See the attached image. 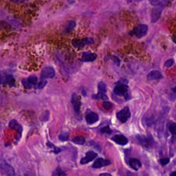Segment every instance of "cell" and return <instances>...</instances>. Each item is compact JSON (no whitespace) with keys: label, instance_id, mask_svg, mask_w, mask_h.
<instances>
[{"label":"cell","instance_id":"obj_1","mask_svg":"<svg viewBox=\"0 0 176 176\" xmlns=\"http://www.w3.org/2000/svg\"><path fill=\"white\" fill-rule=\"evenodd\" d=\"M127 83H123L122 80H120L119 83H118L114 89V93L117 96H123L126 100L129 99V94H128V87L127 85Z\"/></svg>","mask_w":176,"mask_h":176},{"label":"cell","instance_id":"obj_2","mask_svg":"<svg viewBox=\"0 0 176 176\" xmlns=\"http://www.w3.org/2000/svg\"><path fill=\"white\" fill-rule=\"evenodd\" d=\"M15 80L12 74L6 70L0 71V85H10L11 86L15 85Z\"/></svg>","mask_w":176,"mask_h":176},{"label":"cell","instance_id":"obj_3","mask_svg":"<svg viewBox=\"0 0 176 176\" xmlns=\"http://www.w3.org/2000/svg\"><path fill=\"white\" fill-rule=\"evenodd\" d=\"M0 171L4 176H15L14 168L4 159H0Z\"/></svg>","mask_w":176,"mask_h":176},{"label":"cell","instance_id":"obj_4","mask_svg":"<svg viewBox=\"0 0 176 176\" xmlns=\"http://www.w3.org/2000/svg\"><path fill=\"white\" fill-rule=\"evenodd\" d=\"M148 32V26L145 24H140L134 28V31L130 32L131 35L135 34L137 38L140 39L145 37Z\"/></svg>","mask_w":176,"mask_h":176},{"label":"cell","instance_id":"obj_5","mask_svg":"<svg viewBox=\"0 0 176 176\" xmlns=\"http://www.w3.org/2000/svg\"><path fill=\"white\" fill-rule=\"evenodd\" d=\"M93 42H94V40L92 38L86 37V38L72 39V44L74 47L79 48V47H83L85 46H87V45L92 44H93Z\"/></svg>","mask_w":176,"mask_h":176},{"label":"cell","instance_id":"obj_6","mask_svg":"<svg viewBox=\"0 0 176 176\" xmlns=\"http://www.w3.org/2000/svg\"><path fill=\"white\" fill-rule=\"evenodd\" d=\"M164 4H160L158 6H155L154 8L152 10V14H151V19H152V23H155L160 19L162 14V12L164 9Z\"/></svg>","mask_w":176,"mask_h":176},{"label":"cell","instance_id":"obj_7","mask_svg":"<svg viewBox=\"0 0 176 176\" xmlns=\"http://www.w3.org/2000/svg\"><path fill=\"white\" fill-rule=\"evenodd\" d=\"M131 116V113L128 107H125L116 114V117L122 123L126 122Z\"/></svg>","mask_w":176,"mask_h":176},{"label":"cell","instance_id":"obj_8","mask_svg":"<svg viewBox=\"0 0 176 176\" xmlns=\"http://www.w3.org/2000/svg\"><path fill=\"white\" fill-rule=\"evenodd\" d=\"M55 76V70L51 66H47L42 70L41 73V80L52 79Z\"/></svg>","mask_w":176,"mask_h":176},{"label":"cell","instance_id":"obj_9","mask_svg":"<svg viewBox=\"0 0 176 176\" xmlns=\"http://www.w3.org/2000/svg\"><path fill=\"white\" fill-rule=\"evenodd\" d=\"M9 127L11 128V129L15 130L17 132V140L19 141V140L21 139L22 132H23V127L15 119H12L9 122Z\"/></svg>","mask_w":176,"mask_h":176},{"label":"cell","instance_id":"obj_10","mask_svg":"<svg viewBox=\"0 0 176 176\" xmlns=\"http://www.w3.org/2000/svg\"><path fill=\"white\" fill-rule=\"evenodd\" d=\"M72 104L74 107V112L77 113V114H79L80 109V105H81V102H80V99L79 96L77 94H73L72 96Z\"/></svg>","mask_w":176,"mask_h":176},{"label":"cell","instance_id":"obj_11","mask_svg":"<svg viewBox=\"0 0 176 176\" xmlns=\"http://www.w3.org/2000/svg\"><path fill=\"white\" fill-rule=\"evenodd\" d=\"M97 157V153H95L93 151H90L86 153V155L85 157L83 158L81 160H80V164L81 165H85L89 163L91 161L94 160L95 158Z\"/></svg>","mask_w":176,"mask_h":176},{"label":"cell","instance_id":"obj_12","mask_svg":"<svg viewBox=\"0 0 176 176\" xmlns=\"http://www.w3.org/2000/svg\"><path fill=\"white\" fill-rule=\"evenodd\" d=\"M99 119V115L96 113L93 112H89L85 116V120L89 125H92L96 123Z\"/></svg>","mask_w":176,"mask_h":176},{"label":"cell","instance_id":"obj_13","mask_svg":"<svg viewBox=\"0 0 176 176\" xmlns=\"http://www.w3.org/2000/svg\"><path fill=\"white\" fill-rule=\"evenodd\" d=\"M96 57L97 55L96 54L92 53V52H85L82 54V57L80 60L83 62H93L96 59Z\"/></svg>","mask_w":176,"mask_h":176},{"label":"cell","instance_id":"obj_14","mask_svg":"<svg viewBox=\"0 0 176 176\" xmlns=\"http://www.w3.org/2000/svg\"><path fill=\"white\" fill-rule=\"evenodd\" d=\"M111 164V162L109 160H105L103 158H98L95 160L94 164L92 165V167L94 168H99L103 167H106Z\"/></svg>","mask_w":176,"mask_h":176},{"label":"cell","instance_id":"obj_15","mask_svg":"<svg viewBox=\"0 0 176 176\" xmlns=\"http://www.w3.org/2000/svg\"><path fill=\"white\" fill-rule=\"evenodd\" d=\"M137 139L139 140V142L141 143L142 146H144L145 147H150L151 146L153 145V139L152 138H147L143 135H137Z\"/></svg>","mask_w":176,"mask_h":176},{"label":"cell","instance_id":"obj_16","mask_svg":"<svg viewBox=\"0 0 176 176\" xmlns=\"http://www.w3.org/2000/svg\"><path fill=\"white\" fill-rule=\"evenodd\" d=\"M112 140L114 141L116 143H117L118 145H127L128 143V140L127 138L123 135H116L114 137L112 138Z\"/></svg>","mask_w":176,"mask_h":176},{"label":"cell","instance_id":"obj_17","mask_svg":"<svg viewBox=\"0 0 176 176\" xmlns=\"http://www.w3.org/2000/svg\"><path fill=\"white\" fill-rule=\"evenodd\" d=\"M129 165L135 171H138L142 167V164L140 162V161L136 159V158H131L129 160Z\"/></svg>","mask_w":176,"mask_h":176},{"label":"cell","instance_id":"obj_18","mask_svg":"<svg viewBox=\"0 0 176 176\" xmlns=\"http://www.w3.org/2000/svg\"><path fill=\"white\" fill-rule=\"evenodd\" d=\"M162 78L161 72L158 70H153L147 74V79L149 80H158Z\"/></svg>","mask_w":176,"mask_h":176},{"label":"cell","instance_id":"obj_19","mask_svg":"<svg viewBox=\"0 0 176 176\" xmlns=\"http://www.w3.org/2000/svg\"><path fill=\"white\" fill-rule=\"evenodd\" d=\"M75 27H76V21L74 20H71L65 25L64 30L66 32H70L74 29Z\"/></svg>","mask_w":176,"mask_h":176},{"label":"cell","instance_id":"obj_20","mask_svg":"<svg viewBox=\"0 0 176 176\" xmlns=\"http://www.w3.org/2000/svg\"><path fill=\"white\" fill-rule=\"evenodd\" d=\"M28 83L31 85V86L32 87H37V85H38V79H37V77L36 76H34V75H32V76L29 77L28 79H26Z\"/></svg>","mask_w":176,"mask_h":176},{"label":"cell","instance_id":"obj_21","mask_svg":"<svg viewBox=\"0 0 176 176\" xmlns=\"http://www.w3.org/2000/svg\"><path fill=\"white\" fill-rule=\"evenodd\" d=\"M72 141L74 142V144L82 145L85 142V138L83 136H76L73 138V139L72 140Z\"/></svg>","mask_w":176,"mask_h":176},{"label":"cell","instance_id":"obj_22","mask_svg":"<svg viewBox=\"0 0 176 176\" xmlns=\"http://www.w3.org/2000/svg\"><path fill=\"white\" fill-rule=\"evenodd\" d=\"M46 145H47V147L51 148V149H52V152L55 153V154H58V153H59L60 152H61V149H60V148L56 147V146H55L54 145H53L52 143H51L49 141L46 143Z\"/></svg>","mask_w":176,"mask_h":176},{"label":"cell","instance_id":"obj_23","mask_svg":"<svg viewBox=\"0 0 176 176\" xmlns=\"http://www.w3.org/2000/svg\"><path fill=\"white\" fill-rule=\"evenodd\" d=\"M92 98L96 100H108V97L105 94H103V93L99 92L97 94H93Z\"/></svg>","mask_w":176,"mask_h":176},{"label":"cell","instance_id":"obj_24","mask_svg":"<svg viewBox=\"0 0 176 176\" xmlns=\"http://www.w3.org/2000/svg\"><path fill=\"white\" fill-rule=\"evenodd\" d=\"M65 175H66V173L61 169L60 167H58L54 171V172L52 173V176H65Z\"/></svg>","mask_w":176,"mask_h":176},{"label":"cell","instance_id":"obj_25","mask_svg":"<svg viewBox=\"0 0 176 176\" xmlns=\"http://www.w3.org/2000/svg\"><path fill=\"white\" fill-rule=\"evenodd\" d=\"M98 89H99V92L103 93V94H105L107 92L106 85L105 84L104 82L100 81L99 84H98Z\"/></svg>","mask_w":176,"mask_h":176},{"label":"cell","instance_id":"obj_26","mask_svg":"<svg viewBox=\"0 0 176 176\" xmlns=\"http://www.w3.org/2000/svg\"><path fill=\"white\" fill-rule=\"evenodd\" d=\"M59 139L62 142L67 141L69 140V134L67 132H64L59 135Z\"/></svg>","mask_w":176,"mask_h":176},{"label":"cell","instance_id":"obj_27","mask_svg":"<svg viewBox=\"0 0 176 176\" xmlns=\"http://www.w3.org/2000/svg\"><path fill=\"white\" fill-rule=\"evenodd\" d=\"M103 107L105 109L109 110V109H111L113 107V104L112 103H110L109 101H106V100H105V101L103 102Z\"/></svg>","mask_w":176,"mask_h":176},{"label":"cell","instance_id":"obj_28","mask_svg":"<svg viewBox=\"0 0 176 176\" xmlns=\"http://www.w3.org/2000/svg\"><path fill=\"white\" fill-rule=\"evenodd\" d=\"M100 132H101V133H103V134H112V130L109 126H105L104 127H103L101 130H100Z\"/></svg>","mask_w":176,"mask_h":176},{"label":"cell","instance_id":"obj_29","mask_svg":"<svg viewBox=\"0 0 176 176\" xmlns=\"http://www.w3.org/2000/svg\"><path fill=\"white\" fill-rule=\"evenodd\" d=\"M49 115H50L49 112L48 111H46L44 113V114H42L41 117V120H42V121H44V122L47 121V120H48V119H49Z\"/></svg>","mask_w":176,"mask_h":176},{"label":"cell","instance_id":"obj_30","mask_svg":"<svg viewBox=\"0 0 176 176\" xmlns=\"http://www.w3.org/2000/svg\"><path fill=\"white\" fill-rule=\"evenodd\" d=\"M169 131L173 135H176V123H171L169 126Z\"/></svg>","mask_w":176,"mask_h":176},{"label":"cell","instance_id":"obj_31","mask_svg":"<svg viewBox=\"0 0 176 176\" xmlns=\"http://www.w3.org/2000/svg\"><path fill=\"white\" fill-rule=\"evenodd\" d=\"M46 84H47V81L46 80H41V81L38 83V85H37V89H42V88H44L45 86H46Z\"/></svg>","mask_w":176,"mask_h":176},{"label":"cell","instance_id":"obj_32","mask_svg":"<svg viewBox=\"0 0 176 176\" xmlns=\"http://www.w3.org/2000/svg\"><path fill=\"white\" fill-rule=\"evenodd\" d=\"M173 64H174V62H173L172 59H168V60H167V61H165V66L166 67H170L172 66Z\"/></svg>","mask_w":176,"mask_h":176},{"label":"cell","instance_id":"obj_33","mask_svg":"<svg viewBox=\"0 0 176 176\" xmlns=\"http://www.w3.org/2000/svg\"><path fill=\"white\" fill-rule=\"evenodd\" d=\"M149 2L153 6H157L160 4V0H149Z\"/></svg>","mask_w":176,"mask_h":176},{"label":"cell","instance_id":"obj_34","mask_svg":"<svg viewBox=\"0 0 176 176\" xmlns=\"http://www.w3.org/2000/svg\"><path fill=\"white\" fill-rule=\"evenodd\" d=\"M169 158H162V159L160 160V163L161 165L165 166V165H167V164L169 163Z\"/></svg>","mask_w":176,"mask_h":176},{"label":"cell","instance_id":"obj_35","mask_svg":"<svg viewBox=\"0 0 176 176\" xmlns=\"http://www.w3.org/2000/svg\"><path fill=\"white\" fill-rule=\"evenodd\" d=\"M111 59L113 60V61L114 62V64H116L118 66H119L120 64V61L119 60V58L116 57H115V56H112Z\"/></svg>","mask_w":176,"mask_h":176},{"label":"cell","instance_id":"obj_36","mask_svg":"<svg viewBox=\"0 0 176 176\" xmlns=\"http://www.w3.org/2000/svg\"><path fill=\"white\" fill-rule=\"evenodd\" d=\"M27 1H28V0H11V2H14V3H23V2Z\"/></svg>","mask_w":176,"mask_h":176},{"label":"cell","instance_id":"obj_37","mask_svg":"<svg viewBox=\"0 0 176 176\" xmlns=\"http://www.w3.org/2000/svg\"><path fill=\"white\" fill-rule=\"evenodd\" d=\"M99 176H112V175L111 174H109V173H101Z\"/></svg>","mask_w":176,"mask_h":176},{"label":"cell","instance_id":"obj_38","mask_svg":"<svg viewBox=\"0 0 176 176\" xmlns=\"http://www.w3.org/2000/svg\"><path fill=\"white\" fill-rule=\"evenodd\" d=\"M170 176H176V171H174V172L171 173Z\"/></svg>","mask_w":176,"mask_h":176},{"label":"cell","instance_id":"obj_39","mask_svg":"<svg viewBox=\"0 0 176 176\" xmlns=\"http://www.w3.org/2000/svg\"><path fill=\"white\" fill-rule=\"evenodd\" d=\"M173 92L176 94V87H175L174 88H173Z\"/></svg>","mask_w":176,"mask_h":176},{"label":"cell","instance_id":"obj_40","mask_svg":"<svg viewBox=\"0 0 176 176\" xmlns=\"http://www.w3.org/2000/svg\"><path fill=\"white\" fill-rule=\"evenodd\" d=\"M135 2H142V0H134Z\"/></svg>","mask_w":176,"mask_h":176},{"label":"cell","instance_id":"obj_41","mask_svg":"<svg viewBox=\"0 0 176 176\" xmlns=\"http://www.w3.org/2000/svg\"><path fill=\"white\" fill-rule=\"evenodd\" d=\"M169 1H171V2H172V1H173V0H169Z\"/></svg>","mask_w":176,"mask_h":176}]
</instances>
